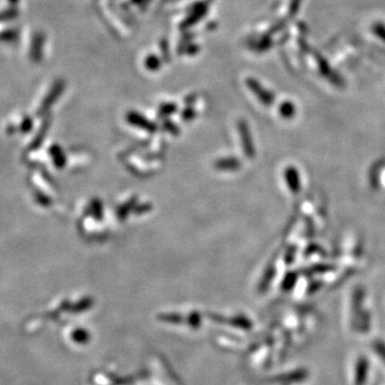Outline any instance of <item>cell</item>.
<instances>
[{
	"instance_id": "6da1fadb",
	"label": "cell",
	"mask_w": 385,
	"mask_h": 385,
	"mask_svg": "<svg viewBox=\"0 0 385 385\" xmlns=\"http://www.w3.org/2000/svg\"><path fill=\"white\" fill-rule=\"evenodd\" d=\"M246 85L247 87L253 91V94L259 99V101L265 105V106H270L274 100H275V97L273 96L272 92H270L269 90H267L265 88H263L261 86V84L259 82H257L256 79L254 78H248L246 81Z\"/></svg>"
},
{
	"instance_id": "7a4b0ae2",
	"label": "cell",
	"mask_w": 385,
	"mask_h": 385,
	"mask_svg": "<svg viewBox=\"0 0 385 385\" xmlns=\"http://www.w3.org/2000/svg\"><path fill=\"white\" fill-rule=\"evenodd\" d=\"M285 179L290 192L298 194L301 191V178L299 171L295 167H288L285 170Z\"/></svg>"
},
{
	"instance_id": "3957f363",
	"label": "cell",
	"mask_w": 385,
	"mask_h": 385,
	"mask_svg": "<svg viewBox=\"0 0 385 385\" xmlns=\"http://www.w3.org/2000/svg\"><path fill=\"white\" fill-rule=\"evenodd\" d=\"M207 12H208V6L206 4H204V3L196 4L195 7L192 8V10H191L190 17H188L182 23L183 28L190 27L191 25H193L195 23H198L199 21L203 19V16L206 14Z\"/></svg>"
},
{
	"instance_id": "277c9868",
	"label": "cell",
	"mask_w": 385,
	"mask_h": 385,
	"mask_svg": "<svg viewBox=\"0 0 385 385\" xmlns=\"http://www.w3.org/2000/svg\"><path fill=\"white\" fill-rule=\"evenodd\" d=\"M239 131L241 133L242 136V144H243V150L245 152V155L248 157H253L255 154L253 141H251L249 131L247 129V125L245 122L239 123Z\"/></svg>"
},
{
	"instance_id": "5b68a950",
	"label": "cell",
	"mask_w": 385,
	"mask_h": 385,
	"mask_svg": "<svg viewBox=\"0 0 385 385\" xmlns=\"http://www.w3.org/2000/svg\"><path fill=\"white\" fill-rule=\"evenodd\" d=\"M127 121L132 123L133 125L140 126L143 130H147L150 132L155 131V125H153L150 121H148L147 119H144L141 115L136 114V113H130L127 115Z\"/></svg>"
},
{
	"instance_id": "8992f818",
	"label": "cell",
	"mask_w": 385,
	"mask_h": 385,
	"mask_svg": "<svg viewBox=\"0 0 385 385\" xmlns=\"http://www.w3.org/2000/svg\"><path fill=\"white\" fill-rule=\"evenodd\" d=\"M278 111H280V114L283 118L285 119H291L294 118L296 116V106L292 104V102H284L281 104L280 108H278Z\"/></svg>"
},
{
	"instance_id": "52a82bcc",
	"label": "cell",
	"mask_w": 385,
	"mask_h": 385,
	"mask_svg": "<svg viewBox=\"0 0 385 385\" xmlns=\"http://www.w3.org/2000/svg\"><path fill=\"white\" fill-rule=\"evenodd\" d=\"M240 166L239 162L235 160V158H226V160H221L219 162L216 163V167L221 169H236Z\"/></svg>"
},
{
	"instance_id": "ba28073f",
	"label": "cell",
	"mask_w": 385,
	"mask_h": 385,
	"mask_svg": "<svg viewBox=\"0 0 385 385\" xmlns=\"http://www.w3.org/2000/svg\"><path fill=\"white\" fill-rule=\"evenodd\" d=\"M144 65L147 66L148 70L155 71V70H157L161 66V61H160V59H158L156 56L151 55L147 59H145Z\"/></svg>"
},
{
	"instance_id": "9c48e42d",
	"label": "cell",
	"mask_w": 385,
	"mask_h": 385,
	"mask_svg": "<svg viewBox=\"0 0 385 385\" xmlns=\"http://www.w3.org/2000/svg\"><path fill=\"white\" fill-rule=\"evenodd\" d=\"M374 33L385 42V25L382 23H375L373 25Z\"/></svg>"
},
{
	"instance_id": "30bf717a",
	"label": "cell",
	"mask_w": 385,
	"mask_h": 385,
	"mask_svg": "<svg viewBox=\"0 0 385 385\" xmlns=\"http://www.w3.org/2000/svg\"><path fill=\"white\" fill-rule=\"evenodd\" d=\"M271 46V40L268 36H263L258 43H256V49L264 50L268 49Z\"/></svg>"
},
{
	"instance_id": "8fae6325",
	"label": "cell",
	"mask_w": 385,
	"mask_h": 385,
	"mask_svg": "<svg viewBox=\"0 0 385 385\" xmlns=\"http://www.w3.org/2000/svg\"><path fill=\"white\" fill-rule=\"evenodd\" d=\"M176 105L174 104H164L162 107L160 108V114L161 115H170L172 113H175L176 111Z\"/></svg>"
},
{
	"instance_id": "7c38bea8",
	"label": "cell",
	"mask_w": 385,
	"mask_h": 385,
	"mask_svg": "<svg viewBox=\"0 0 385 385\" xmlns=\"http://www.w3.org/2000/svg\"><path fill=\"white\" fill-rule=\"evenodd\" d=\"M302 2H303V0H292L291 4H290V14L291 15L296 14V13L298 12Z\"/></svg>"
},
{
	"instance_id": "4fadbf2b",
	"label": "cell",
	"mask_w": 385,
	"mask_h": 385,
	"mask_svg": "<svg viewBox=\"0 0 385 385\" xmlns=\"http://www.w3.org/2000/svg\"><path fill=\"white\" fill-rule=\"evenodd\" d=\"M285 285H284V287L286 288V289H288V288H290V287H292V286H294L295 285V283H296V275H295V273H290L286 278H285Z\"/></svg>"
}]
</instances>
